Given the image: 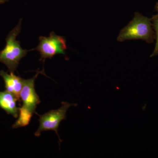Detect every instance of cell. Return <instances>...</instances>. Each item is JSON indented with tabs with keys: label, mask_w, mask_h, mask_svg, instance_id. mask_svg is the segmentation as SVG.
Instances as JSON below:
<instances>
[{
	"label": "cell",
	"mask_w": 158,
	"mask_h": 158,
	"mask_svg": "<svg viewBox=\"0 0 158 158\" xmlns=\"http://www.w3.org/2000/svg\"><path fill=\"white\" fill-rule=\"evenodd\" d=\"M155 34L151 19L135 12V16L126 27L120 31L117 40L122 42L126 40H142L148 43H152Z\"/></svg>",
	"instance_id": "1"
},
{
	"label": "cell",
	"mask_w": 158,
	"mask_h": 158,
	"mask_svg": "<svg viewBox=\"0 0 158 158\" xmlns=\"http://www.w3.org/2000/svg\"><path fill=\"white\" fill-rule=\"evenodd\" d=\"M22 19L9 33L6 38V45L0 52V62L5 64L10 72H14L18 68L20 61L25 57L29 51L23 49L16 37L20 33Z\"/></svg>",
	"instance_id": "2"
},
{
	"label": "cell",
	"mask_w": 158,
	"mask_h": 158,
	"mask_svg": "<svg viewBox=\"0 0 158 158\" xmlns=\"http://www.w3.org/2000/svg\"><path fill=\"white\" fill-rule=\"evenodd\" d=\"M39 39V44L32 50H36L39 52L40 55V61L44 62L47 59H52L59 54L65 55L67 46L64 37L52 32L49 37L40 36Z\"/></svg>",
	"instance_id": "3"
},
{
	"label": "cell",
	"mask_w": 158,
	"mask_h": 158,
	"mask_svg": "<svg viewBox=\"0 0 158 158\" xmlns=\"http://www.w3.org/2000/svg\"><path fill=\"white\" fill-rule=\"evenodd\" d=\"M75 105H76L63 102L62 106L58 110H51L44 115H38L40 125L34 134L35 136L39 137L42 132L48 131H53L59 136L58 130L60 123L66 119V112L69 108Z\"/></svg>",
	"instance_id": "4"
},
{
	"label": "cell",
	"mask_w": 158,
	"mask_h": 158,
	"mask_svg": "<svg viewBox=\"0 0 158 158\" xmlns=\"http://www.w3.org/2000/svg\"><path fill=\"white\" fill-rule=\"evenodd\" d=\"M43 72H38L32 78L23 79L22 89L20 93V99L23 102V106L27 108L34 114L35 113L37 105L40 102L39 96L35 91V79Z\"/></svg>",
	"instance_id": "5"
},
{
	"label": "cell",
	"mask_w": 158,
	"mask_h": 158,
	"mask_svg": "<svg viewBox=\"0 0 158 158\" xmlns=\"http://www.w3.org/2000/svg\"><path fill=\"white\" fill-rule=\"evenodd\" d=\"M0 76L4 80L6 90L13 94L19 101L23 79L15 75L13 72L9 74L4 70L0 71Z\"/></svg>",
	"instance_id": "6"
},
{
	"label": "cell",
	"mask_w": 158,
	"mask_h": 158,
	"mask_svg": "<svg viewBox=\"0 0 158 158\" xmlns=\"http://www.w3.org/2000/svg\"><path fill=\"white\" fill-rule=\"evenodd\" d=\"M19 101L13 94L5 90L0 91V108L6 111L7 114L17 118L19 113V108L17 106Z\"/></svg>",
	"instance_id": "7"
},
{
	"label": "cell",
	"mask_w": 158,
	"mask_h": 158,
	"mask_svg": "<svg viewBox=\"0 0 158 158\" xmlns=\"http://www.w3.org/2000/svg\"><path fill=\"white\" fill-rule=\"evenodd\" d=\"M34 113L23 106L19 108V113L17 121L12 125L14 129L23 127L29 124Z\"/></svg>",
	"instance_id": "8"
},
{
	"label": "cell",
	"mask_w": 158,
	"mask_h": 158,
	"mask_svg": "<svg viewBox=\"0 0 158 158\" xmlns=\"http://www.w3.org/2000/svg\"><path fill=\"white\" fill-rule=\"evenodd\" d=\"M151 19L153 28L155 34L156 40L155 48L150 56V57H153L158 56V14L153 16Z\"/></svg>",
	"instance_id": "9"
},
{
	"label": "cell",
	"mask_w": 158,
	"mask_h": 158,
	"mask_svg": "<svg viewBox=\"0 0 158 158\" xmlns=\"http://www.w3.org/2000/svg\"><path fill=\"white\" fill-rule=\"evenodd\" d=\"M9 1H10V0H0V5L4 4V3Z\"/></svg>",
	"instance_id": "10"
},
{
	"label": "cell",
	"mask_w": 158,
	"mask_h": 158,
	"mask_svg": "<svg viewBox=\"0 0 158 158\" xmlns=\"http://www.w3.org/2000/svg\"><path fill=\"white\" fill-rule=\"evenodd\" d=\"M155 9L156 11L157 12V14H158V2L156 3L155 6Z\"/></svg>",
	"instance_id": "11"
}]
</instances>
